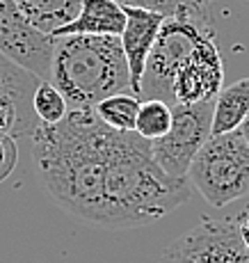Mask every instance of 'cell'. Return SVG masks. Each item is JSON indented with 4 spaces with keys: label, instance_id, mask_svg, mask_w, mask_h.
I'll return each mask as SVG.
<instances>
[{
    "label": "cell",
    "instance_id": "obj_3",
    "mask_svg": "<svg viewBox=\"0 0 249 263\" xmlns=\"http://www.w3.org/2000/svg\"><path fill=\"white\" fill-rule=\"evenodd\" d=\"M48 83L64 96L69 110L94 108L108 96L128 92L130 73L121 39L112 34L55 37Z\"/></svg>",
    "mask_w": 249,
    "mask_h": 263
},
{
    "label": "cell",
    "instance_id": "obj_13",
    "mask_svg": "<svg viewBox=\"0 0 249 263\" xmlns=\"http://www.w3.org/2000/svg\"><path fill=\"white\" fill-rule=\"evenodd\" d=\"M14 5L39 32L50 37L73 21L80 9V0H14Z\"/></svg>",
    "mask_w": 249,
    "mask_h": 263
},
{
    "label": "cell",
    "instance_id": "obj_1",
    "mask_svg": "<svg viewBox=\"0 0 249 263\" xmlns=\"http://www.w3.org/2000/svg\"><path fill=\"white\" fill-rule=\"evenodd\" d=\"M114 128L94 108L69 110L58 124H39L32 133V160L50 199L78 220L99 227L105 158Z\"/></svg>",
    "mask_w": 249,
    "mask_h": 263
},
{
    "label": "cell",
    "instance_id": "obj_5",
    "mask_svg": "<svg viewBox=\"0 0 249 263\" xmlns=\"http://www.w3.org/2000/svg\"><path fill=\"white\" fill-rule=\"evenodd\" d=\"M206 9L195 7L176 16H165L146 60L140 99H160L171 105V78L176 69L206 37L215 34L206 18Z\"/></svg>",
    "mask_w": 249,
    "mask_h": 263
},
{
    "label": "cell",
    "instance_id": "obj_15",
    "mask_svg": "<svg viewBox=\"0 0 249 263\" xmlns=\"http://www.w3.org/2000/svg\"><path fill=\"white\" fill-rule=\"evenodd\" d=\"M142 101L135 94L128 92H119L112 94L108 99L99 101L94 105L96 115L101 117L103 124H108L114 130H133L135 128V119H137V110H140Z\"/></svg>",
    "mask_w": 249,
    "mask_h": 263
},
{
    "label": "cell",
    "instance_id": "obj_14",
    "mask_svg": "<svg viewBox=\"0 0 249 263\" xmlns=\"http://www.w3.org/2000/svg\"><path fill=\"white\" fill-rule=\"evenodd\" d=\"M249 115V78L220 89L213 108V135L238 130Z\"/></svg>",
    "mask_w": 249,
    "mask_h": 263
},
{
    "label": "cell",
    "instance_id": "obj_7",
    "mask_svg": "<svg viewBox=\"0 0 249 263\" xmlns=\"http://www.w3.org/2000/svg\"><path fill=\"white\" fill-rule=\"evenodd\" d=\"M242 250L236 220L204 217L162 250L160 263H236Z\"/></svg>",
    "mask_w": 249,
    "mask_h": 263
},
{
    "label": "cell",
    "instance_id": "obj_18",
    "mask_svg": "<svg viewBox=\"0 0 249 263\" xmlns=\"http://www.w3.org/2000/svg\"><path fill=\"white\" fill-rule=\"evenodd\" d=\"M124 7H140L149 9V12H158L162 16H176L187 9L201 7L197 0H119Z\"/></svg>",
    "mask_w": 249,
    "mask_h": 263
},
{
    "label": "cell",
    "instance_id": "obj_22",
    "mask_svg": "<svg viewBox=\"0 0 249 263\" xmlns=\"http://www.w3.org/2000/svg\"><path fill=\"white\" fill-rule=\"evenodd\" d=\"M236 263H249V252H247V247H245V250L240 252V254H238Z\"/></svg>",
    "mask_w": 249,
    "mask_h": 263
},
{
    "label": "cell",
    "instance_id": "obj_4",
    "mask_svg": "<svg viewBox=\"0 0 249 263\" xmlns=\"http://www.w3.org/2000/svg\"><path fill=\"white\" fill-rule=\"evenodd\" d=\"M187 181L215 209L249 195V144L240 130L210 135L195 156Z\"/></svg>",
    "mask_w": 249,
    "mask_h": 263
},
{
    "label": "cell",
    "instance_id": "obj_2",
    "mask_svg": "<svg viewBox=\"0 0 249 263\" xmlns=\"http://www.w3.org/2000/svg\"><path fill=\"white\" fill-rule=\"evenodd\" d=\"M192 195V183L169 176L154 160L151 142L135 130H114L105 158L99 227L137 229L162 220Z\"/></svg>",
    "mask_w": 249,
    "mask_h": 263
},
{
    "label": "cell",
    "instance_id": "obj_12",
    "mask_svg": "<svg viewBox=\"0 0 249 263\" xmlns=\"http://www.w3.org/2000/svg\"><path fill=\"white\" fill-rule=\"evenodd\" d=\"M126 23V7L119 0H80L75 18L60 28L55 37L64 34H112L119 37Z\"/></svg>",
    "mask_w": 249,
    "mask_h": 263
},
{
    "label": "cell",
    "instance_id": "obj_6",
    "mask_svg": "<svg viewBox=\"0 0 249 263\" xmlns=\"http://www.w3.org/2000/svg\"><path fill=\"white\" fill-rule=\"evenodd\" d=\"M213 108L215 101L201 103H174L171 126L160 140L151 142L154 160L169 176L185 179L195 156L213 135Z\"/></svg>",
    "mask_w": 249,
    "mask_h": 263
},
{
    "label": "cell",
    "instance_id": "obj_21",
    "mask_svg": "<svg viewBox=\"0 0 249 263\" xmlns=\"http://www.w3.org/2000/svg\"><path fill=\"white\" fill-rule=\"evenodd\" d=\"M238 130H240L242 138H245V140H247V144H249V115L245 117V121L240 124V128H238Z\"/></svg>",
    "mask_w": 249,
    "mask_h": 263
},
{
    "label": "cell",
    "instance_id": "obj_19",
    "mask_svg": "<svg viewBox=\"0 0 249 263\" xmlns=\"http://www.w3.org/2000/svg\"><path fill=\"white\" fill-rule=\"evenodd\" d=\"M16 160H18L16 138L0 135V183H3V181L14 172V167H16Z\"/></svg>",
    "mask_w": 249,
    "mask_h": 263
},
{
    "label": "cell",
    "instance_id": "obj_11",
    "mask_svg": "<svg viewBox=\"0 0 249 263\" xmlns=\"http://www.w3.org/2000/svg\"><path fill=\"white\" fill-rule=\"evenodd\" d=\"M162 21H165V16L158 12H149V9H140V7H126V23L119 39L126 55V62H128L130 94H135L137 99L142 94V78H144L146 60H149L151 50H154Z\"/></svg>",
    "mask_w": 249,
    "mask_h": 263
},
{
    "label": "cell",
    "instance_id": "obj_20",
    "mask_svg": "<svg viewBox=\"0 0 249 263\" xmlns=\"http://www.w3.org/2000/svg\"><path fill=\"white\" fill-rule=\"evenodd\" d=\"M238 222V231H240V238L242 242H245V247H247V252H249V211L247 213H242L240 220H236Z\"/></svg>",
    "mask_w": 249,
    "mask_h": 263
},
{
    "label": "cell",
    "instance_id": "obj_8",
    "mask_svg": "<svg viewBox=\"0 0 249 263\" xmlns=\"http://www.w3.org/2000/svg\"><path fill=\"white\" fill-rule=\"evenodd\" d=\"M55 37L44 34L18 12L14 0H0V53L39 80L50 78Z\"/></svg>",
    "mask_w": 249,
    "mask_h": 263
},
{
    "label": "cell",
    "instance_id": "obj_9",
    "mask_svg": "<svg viewBox=\"0 0 249 263\" xmlns=\"http://www.w3.org/2000/svg\"><path fill=\"white\" fill-rule=\"evenodd\" d=\"M42 80L0 53V135L25 138L37 130L39 119L32 110L34 89Z\"/></svg>",
    "mask_w": 249,
    "mask_h": 263
},
{
    "label": "cell",
    "instance_id": "obj_23",
    "mask_svg": "<svg viewBox=\"0 0 249 263\" xmlns=\"http://www.w3.org/2000/svg\"><path fill=\"white\" fill-rule=\"evenodd\" d=\"M197 3H199V5H201V7H208V5H210V3H213V0H197Z\"/></svg>",
    "mask_w": 249,
    "mask_h": 263
},
{
    "label": "cell",
    "instance_id": "obj_10",
    "mask_svg": "<svg viewBox=\"0 0 249 263\" xmlns=\"http://www.w3.org/2000/svg\"><path fill=\"white\" fill-rule=\"evenodd\" d=\"M222 83H224V62L215 34H210L176 69L171 78V105L215 101Z\"/></svg>",
    "mask_w": 249,
    "mask_h": 263
},
{
    "label": "cell",
    "instance_id": "obj_16",
    "mask_svg": "<svg viewBox=\"0 0 249 263\" xmlns=\"http://www.w3.org/2000/svg\"><path fill=\"white\" fill-rule=\"evenodd\" d=\"M171 126V105L160 99H142L135 119V133L146 142H156Z\"/></svg>",
    "mask_w": 249,
    "mask_h": 263
},
{
    "label": "cell",
    "instance_id": "obj_17",
    "mask_svg": "<svg viewBox=\"0 0 249 263\" xmlns=\"http://www.w3.org/2000/svg\"><path fill=\"white\" fill-rule=\"evenodd\" d=\"M32 110L37 115L39 124H58V121L67 117L69 105L64 101V96L58 92V87H53L48 80H42L34 89Z\"/></svg>",
    "mask_w": 249,
    "mask_h": 263
}]
</instances>
